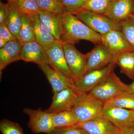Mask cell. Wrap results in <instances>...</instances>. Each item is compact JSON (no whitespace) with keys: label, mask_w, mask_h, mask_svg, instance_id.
Instances as JSON below:
<instances>
[{"label":"cell","mask_w":134,"mask_h":134,"mask_svg":"<svg viewBox=\"0 0 134 134\" xmlns=\"http://www.w3.org/2000/svg\"><path fill=\"white\" fill-rule=\"evenodd\" d=\"M63 33L61 40L74 45L81 40L100 43L101 35L89 28L75 15L65 12L61 15Z\"/></svg>","instance_id":"1"},{"label":"cell","mask_w":134,"mask_h":134,"mask_svg":"<svg viewBox=\"0 0 134 134\" xmlns=\"http://www.w3.org/2000/svg\"><path fill=\"white\" fill-rule=\"evenodd\" d=\"M104 104V102L90 93H85L79 95L72 110L76 115L79 123L86 122L103 115Z\"/></svg>","instance_id":"2"},{"label":"cell","mask_w":134,"mask_h":134,"mask_svg":"<svg viewBox=\"0 0 134 134\" xmlns=\"http://www.w3.org/2000/svg\"><path fill=\"white\" fill-rule=\"evenodd\" d=\"M126 92H128V85L121 81L114 71L88 93L105 103Z\"/></svg>","instance_id":"3"},{"label":"cell","mask_w":134,"mask_h":134,"mask_svg":"<svg viewBox=\"0 0 134 134\" xmlns=\"http://www.w3.org/2000/svg\"><path fill=\"white\" fill-rule=\"evenodd\" d=\"M75 15L86 26L101 36L113 30L121 31V23L115 21L105 15L83 9Z\"/></svg>","instance_id":"4"},{"label":"cell","mask_w":134,"mask_h":134,"mask_svg":"<svg viewBox=\"0 0 134 134\" xmlns=\"http://www.w3.org/2000/svg\"><path fill=\"white\" fill-rule=\"evenodd\" d=\"M116 65L115 63H112L103 68L86 73L75 82L74 87L77 93L79 95L90 92L100 82L114 71Z\"/></svg>","instance_id":"5"},{"label":"cell","mask_w":134,"mask_h":134,"mask_svg":"<svg viewBox=\"0 0 134 134\" xmlns=\"http://www.w3.org/2000/svg\"><path fill=\"white\" fill-rule=\"evenodd\" d=\"M23 112L29 116L28 126L32 133L49 134L55 129L53 122V114L43 111L41 108L37 110L25 108Z\"/></svg>","instance_id":"6"},{"label":"cell","mask_w":134,"mask_h":134,"mask_svg":"<svg viewBox=\"0 0 134 134\" xmlns=\"http://www.w3.org/2000/svg\"><path fill=\"white\" fill-rule=\"evenodd\" d=\"M65 58L75 82L85 74L86 55L79 52L71 43L63 42Z\"/></svg>","instance_id":"7"},{"label":"cell","mask_w":134,"mask_h":134,"mask_svg":"<svg viewBox=\"0 0 134 134\" xmlns=\"http://www.w3.org/2000/svg\"><path fill=\"white\" fill-rule=\"evenodd\" d=\"M102 115L120 130L134 128V110L115 107L104 103Z\"/></svg>","instance_id":"8"},{"label":"cell","mask_w":134,"mask_h":134,"mask_svg":"<svg viewBox=\"0 0 134 134\" xmlns=\"http://www.w3.org/2000/svg\"><path fill=\"white\" fill-rule=\"evenodd\" d=\"M86 55L85 74L95 70L103 68L112 63H115L117 57L101 43L96 45L92 50L86 54Z\"/></svg>","instance_id":"9"},{"label":"cell","mask_w":134,"mask_h":134,"mask_svg":"<svg viewBox=\"0 0 134 134\" xmlns=\"http://www.w3.org/2000/svg\"><path fill=\"white\" fill-rule=\"evenodd\" d=\"M79 95L74 86L53 93L52 103L45 111L54 114L63 111L72 110Z\"/></svg>","instance_id":"10"},{"label":"cell","mask_w":134,"mask_h":134,"mask_svg":"<svg viewBox=\"0 0 134 134\" xmlns=\"http://www.w3.org/2000/svg\"><path fill=\"white\" fill-rule=\"evenodd\" d=\"M46 52L48 65L55 70L74 80L65 58L63 42L60 40H55Z\"/></svg>","instance_id":"11"},{"label":"cell","mask_w":134,"mask_h":134,"mask_svg":"<svg viewBox=\"0 0 134 134\" xmlns=\"http://www.w3.org/2000/svg\"><path fill=\"white\" fill-rule=\"evenodd\" d=\"M100 43L105 46L114 55L134 50L130 46L121 31L113 30L101 36Z\"/></svg>","instance_id":"12"},{"label":"cell","mask_w":134,"mask_h":134,"mask_svg":"<svg viewBox=\"0 0 134 134\" xmlns=\"http://www.w3.org/2000/svg\"><path fill=\"white\" fill-rule=\"evenodd\" d=\"M134 11V0H113L104 15L121 23L130 19Z\"/></svg>","instance_id":"13"},{"label":"cell","mask_w":134,"mask_h":134,"mask_svg":"<svg viewBox=\"0 0 134 134\" xmlns=\"http://www.w3.org/2000/svg\"><path fill=\"white\" fill-rule=\"evenodd\" d=\"M38 67L44 74L52 87L53 93L62 90L67 87L74 85L75 81L58 72L48 64H40Z\"/></svg>","instance_id":"14"},{"label":"cell","mask_w":134,"mask_h":134,"mask_svg":"<svg viewBox=\"0 0 134 134\" xmlns=\"http://www.w3.org/2000/svg\"><path fill=\"white\" fill-rule=\"evenodd\" d=\"M89 134H116L120 130L103 115L77 124Z\"/></svg>","instance_id":"15"},{"label":"cell","mask_w":134,"mask_h":134,"mask_svg":"<svg viewBox=\"0 0 134 134\" xmlns=\"http://www.w3.org/2000/svg\"><path fill=\"white\" fill-rule=\"evenodd\" d=\"M21 58L26 62L35 63L37 65L48 64L46 51L36 41L23 43Z\"/></svg>","instance_id":"16"},{"label":"cell","mask_w":134,"mask_h":134,"mask_svg":"<svg viewBox=\"0 0 134 134\" xmlns=\"http://www.w3.org/2000/svg\"><path fill=\"white\" fill-rule=\"evenodd\" d=\"M23 43L18 39L9 41L0 49L1 74L3 69L10 63L21 60V51Z\"/></svg>","instance_id":"17"},{"label":"cell","mask_w":134,"mask_h":134,"mask_svg":"<svg viewBox=\"0 0 134 134\" xmlns=\"http://www.w3.org/2000/svg\"><path fill=\"white\" fill-rule=\"evenodd\" d=\"M39 19L56 40H60L63 33L61 15L41 10L38 14Z\"/></svg>","instance_id":"18"},{"label":"cell","mask_w":134,"mask_h":134,"mask_svg":"<svg viewBox=\"0 0 134 134\" xmlns=\"http://www.w3.org/2000/svg\"><path fill=\"white\" fill-rule=\"evenodd\" d=\"M29 17L33 26L36 41L47 51L56 39L42 24L37 14L29 16Z\"/></svg>","instance_id":"19"},{"label":"cell","mask_w":134,"mask_h":134,"mask_svg":"<svg viewBox=\"0 0 134 134\" xmlns=\"http://www.w3.org/2000/svg\"><path fill=\"white\" fill-rule=\"evenodd\" d=\"M115 63L119 67L121 73L134 81V50L117 55Z\"/></svg>","instance_id":"20"},{"label":"cell","mask_w":134,"mask_h":134,"mask_svg":"<svg viewBox=\"0 0 134 134\" xmlns=\"http://www.w3.org/2000/svg\"><path fill=\"white\" fill-rule=\"evenodd\" d=\"M52 121L55 128L72 126L79 123L76 115L72 110L63 111L53 114Z\"/></svg>","instance_id":"21"},{"label":"cell","mask_w":134,"mask_h":134,"mask_svg":"<svg viewBox=\"0 0 134 134\" xmlns=\"http://www.w3.org/2000/svg\"><path fill=\"white\" fill-rule=\"evenodd\" d=\"M4 23L10 32L18 39L22 25L21 13L16 6L10 5L9 15Z\"/></svg>","instance_id":"22"},{"label":"cell","mask_w":134,"mask_h":134,"mask_svg":"<svg viewBox=\"0 0 134 134\" xmlns=\"http://www.w3.org/2000/svg\"><path fill=\"white\" fill-rule=\"evenodd\" d=\"M22 25L18 40L23 43L36 41L31 20L29 16L21 13Z\"/></svg>","instance_id":"23"},{"label":"cell","mask_w":134,"mask_h":134,"mask_svg":"<svg viewBox=\"0 0 134 134\" xmlns=\"http://www.w3.org/2000/svg\"><path fill=\"white\" fill-rule=\"evenodd\" d=\"M105 103L115 107L134 110V95L125 92Z\"/></svg>","instance_id":"24"},{"label":"cell","mask_w":134,"mask_h":134,"mask_svg":"<svg viewBox=\"0 0 134 134\" xmlns=\"http://www.w3.org/2000/svg\"><path fill=\"white\" fill-rule=\"evenodd\" d=\"M113 0H86L84 9L105 15Z\"/></svg>","instance_id":"25"},{"label":"cell","mask_w":134,"mask_h":134,"mask_svg":"<svg viewBox=\"0 0 134 134\" xmlns=\"http://www.w3.org/2000/svg\"><path fill=\"white\" fill-rule=\"evenodd\" d=\"M41 10L62 15L65 13L60 0H36Z\"/></svg>","instance_id":"26"},{"label":"cell","mask_w":134,"mask_h":134,"mask_svg":"<svg viewBox=\"0 0 134 134\" xmlns=\"http://www.w3.org/2000/svg\"><path fill=\"white\" fill-rule=\"evenodd\" d=\"M16 5L21 13L29 16L38 14L40 10L36 0H19Z\"/></svg>","instance_id":"27"},{"label":"cell","mask_w":134,"mask_h":134,"mask_svg":"<svg viewBox=\"0 0 134 134\" xmlns=\"http://www.w3.org/2000/svg\"><path fill=\"white\" fill-rule=\"evenodd\" d=\"M65 12L75 15L84 9L86 0H60Z\"/></svg>","instance_id":"28"},{"label":"cell","mask_w":134,"mask_h":134,"mask_svg":"<svg viewBox=\"0 0 134 134\" xmlns=\"http://www.w3.org/2000/svg\"><path fill=\"white\" fill-rule=\"evenodd\" d=\"M0 130L2 134H24L19 124L8 119L1 121Z\"/></svg>","instance_id":"29"},{"label":"cell","mask_w":134,"mask_h":134,"mask_svg":"<svg viewBox=\"0 0 134 134\" xmlns=\"http://www.w3.org/2000/svg\"><path fill=\"white\" fill-rule=\"evenodd\" d=\"M121 32L130 46L134 50V21L131 19L121 22Z\"/></svg>","instance_id":"30"},{"label":"cell","mask_w":134,"mask_h":134,"mask_svg":"<svg viewBox=\"0 0 134 134\" xmlns=\"http://www.w3.org/2000/svg\"><path fill=\"white\" fill-rule=\"evenodd\" d=\"M49 134H89L88 132L77 125L66 127L55 128Z\"/></svg>","instance_id":"31"},{"label":"cell","mask_w":134,"mask_h":134,"mask_svg":"<svg viewBox=\"0 0 134 134\" xmlns=\"http://www.w3.org/2000/svg\"><path fill=\"white\" fill-rule=\"evenodd\" d=\"M0 38L8 42L16 38L10 32L5 23L0 24Z\"/></svg>","instance_id":"32"},{"label":"cell","mask_w":134,"mask_h":134,"mask_svg":"<svg viewBox=\"0 0 134 134\" xmlns=\"http://www.w3.org/2000/svg\"><path fill=\"white\" fill-rule=\"evenodd\" d=\"M10 5L8 3L7 4L0 2V24L4 23L9 15Z\"/></svg>","instance_id":"33"},{"label":"cell","mask_w":134,"mask_h":134,"mask_svg":"<svg viewBox=\"0 0 134 134\" xmlns=\"http://www.w3.org/2000/svg\"><path fill=\"white\" fill-rule=\"evenodd\" d=\"M116 134H134V128L120 130Z\"/></svg>","instance_id":"34"},{"label":"cell","mask_w":134,"mask_h":134,"mask_svg":"<svg viewBox=\"0 0 134 134\" xmlns=\"http://www.w3.org/2000/svg\"><path fill=\"white\" fill-rule=\"evenodd\" d=\"M128 92L134 95V81L130 84L128 85Z\"/></svg>","instance_id":"35"},{"label":"cell","mask_w":134,"mask_h":134,"mask_svg":"<svg viewBox=\"0 0 134 134\" xmlns=\"http://www.w3.org/2000/svg\"><path fill=\"white\" fill-rule=\"evenodd\" d=\"M8 3L11 6H16L19 0H7Z\"/></svg>","instance_id":"36"},{"label":"cell","mask_w":134,"mask_h":134,"mask_svg":"<svg viewBox=\"0 0 134 134\" xmlns=\"http://www.w3.org/2000/svg\"><path fill=\"white\" fill-rule=\"evenodd\" d=\"M8 42L3 39L0 38V48H2L5 46Z\"/></svg>","instance_id":"37"},{"label":"cell","mask_w":134,"mask_h":134,"mask_svg":"<svg viewBox=\"0 0 134 134\" xmlns=\"http://www.w3.org/2000/svg\"><path fill=\"white\" fill-rule=\"evenodd\" d=\"M130 19H132V20H133V21H134V11L133 14V15H132V17L131 18H130Z\"/></svg>","instance_id":"38"}]
</instances>
